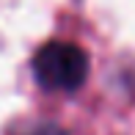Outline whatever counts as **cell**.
<instances>
[{"mask_svg": "<svg viewBox=\"0 0 135 135\" xmlns=\"http://www.w3.org/2000/svg\"><path fill=\"white\" fill-rule=\"evenodd\" d=\"M33 75L41 88L72 94L88 77V55L75 41H47L33 55Z\"/></svg>", "mask_w": 135, "mask_h": 135, "instance_id": "6da1fadb", "label": "cell"}, {"mask_svg": "<svg viewBox=\"0 0 135 135\" xmlns=\"http://www.w3.org/2000/svg\"><path fill=\"white\" fill-rule=\"evenodd\" d=\"M20 135H69L61 124L55 121H33V124H25Z\"/></svg>", "mask_w": 135, "mask_h": 135, "instance_id": "7a4b0ae2", "label": "cell"}]
</instances>
